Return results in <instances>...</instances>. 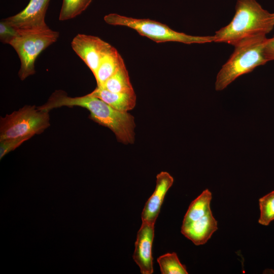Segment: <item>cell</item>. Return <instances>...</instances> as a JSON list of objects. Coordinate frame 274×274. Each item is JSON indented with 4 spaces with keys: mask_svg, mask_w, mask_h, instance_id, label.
<instances>
[{
    "mask_svg": "<svg viewBox=\"0 0 274 274\" xmlns=\"http://www.w3.org/2000/svg\"><path fill=\"white\" fill-rule=\"evenodd\" d=\"M63 106H78L86 109L90 112L89 118L111 129L119 142L125 144L133 143L135 127L133 116L127 112L112 108L101 99L89 94L72 97L64 91L56 90L45 104L38 108L49 112Z\"/></svg>",
    "mask_w": 274,
    "mask_h": 274,
    "instance_id": "1",
    "label": "cell"
},
{
    "mask_svg": "<svg viewBox=\"0 0 274 274\" xmlns=\"http://www.w3.org/2000/svg\"><path fill=\"white\" fill-rule=\"evenodd\" d=\"M274 28V13L264 9L255 0H237L230 23L215 31L214 42L233 46L252 37H266Z\"/></svg>",
    "mask_w": 274,
    "mask_h": 274,
    "instance_id": "2",
    "label": "cell"
},
{
    "mask_svg": "<svg viewBox=\"0 0 274 274\" xmlns=\"http://www.w3.org/2000/svg\"><path fill=\"white\" fill-rule=\"evenodd\" d=\"M267 39L266 37H252L235 45L233 53L217 75L216 90L224 89L238 77L267 62L264 53Z\"/></svg>",
    "mask_w": 274,
    "mask_h": 274,
    "instance_id": "3",
    "label": "cell"
},
{
    "mask_svg": "<svg viewBox=\"0 0 274 274\" xmlns=\"http://www.w3.org/2000/svg\"><path fill=\"white\" fill-rule=\"evenodd\" d=\"M110 25L125 26L134 29L140 35L157 43L176 42L186 44H203L214 42L213 36H195L176 31L168 26L150 19H137L111 13L104 17Z\"/></svg>",
    "mask_w": 274,
    "mask_h": 274,
    "instance_id": "4",
    "label": "cell"
},
{
    "mask_svg": "<svg viewBox=\"0 0 274 274\" xmlns=\"http://www.w3.org/2000/svg\"><path fill=\"white\" fill-rule=\"evenodd\" d=\"M18 30L17 36L9 45L15 49L20 60L21 65L18 74L20 80L23 81L35 74L37 58L43 51L56 42L59 33L50 28Z\"/></svg>",
    "mask_w": 274,
    "mask_h": 274,
    "instance_id": "5",
    "label": "cell"
},
{
    "mask_svg": "<svg viewBox=\"0 0 274 274\" xmlns=\"http://www.w3.org/2000/svg\"><path fill=\"white\" fill-rule=\"evenodd\" d=\"M48 111L25 105L0 119V140L26 138L42 133L50 125Z\"/></svg>",
    "mask_w": 274,
    "mask_h": 274,
    "instance_id": "6",
    "label": "cell"
},
{
    "mask_svg": "<svg viewBox=\"0 0 274 274\" xmlns=\"http://www.w3.org/2000/svg\"><path fill=\"white\" fill-rule=\"evenodd\" d=\"M71 46L94 76L101 58L112 46L97 37L85 34L76 35L71 42Z\"/></svg>",
    "mask_w": 274,
    "mask_h": 274,
    "instance_id": "7",
    "label": "cell"
},
{
    "mask_svg": "<svg viewBox=\"0 0 274 274\" xmlns=\"http://www.w3.org/2000/svg\"><path fill=\"white\" fill-rule=\"evenodd\" d=\"M50 0H29L19 13L4 19L20 30H44L49 28L45 21Z\"/></svg>",
    "mask_w": 274,
    "mask_h": 274,
    "instance_id": "8",
    "label": "cell"
},
{
    "mask_svg": "<svg viewBox=\"0 0 274 274\" xmlns=\"http://www.w3.org/2000/svg\"><path fill=\"white\" fill-rule=\"evenodd\" d=\"M154 236V225L142 222L138 231L132 258L142 274L153 273L152 248Z\"/></svg>",
    "mask_w": 274,
    "mask_h": 274,
    "instance_id": "9",
    "label": "cell"
},
{
    "mask_svg": "<svg viewBox=\"0 0 274 274\" xmlns=\"http://www.w3.org/2000/svg\"><path fill=\"white\" fill-rule=\"evenodd\" d=\"M173 183V177L167 172H161L157 175L154 191L146 201L142 212V222L155 224L165 196Z\"/></svg>",
    "mask_w": 274,
    "mask_h": 274,
    "instance_id": "10",
    "label": "cell"
},
{
    "mask_svg": "<svg viewBox=\"0 0 274 274\" xmlns=\"http://www.w3.org/2000/svg\"><path fill=\"white\" fill-rule=\"evenodd\" d=\"M217 229V221L211 212L198 220L182 223L181 233L194 245L199 246L206 244Z\"/></svg>",
    "mask_w": 274,
    "mask_h": 274,
    "instance_id": "11",
    "label": "cell"
},
{
    "mask_svg": "<svg viewBox=\"0 0 274 274\" xmlns=\"http://www.w3.org/2000/svg\"><path fill=\"white\" fill-rule=\"evenodd\" d=\"M89 94L101 99L112 108L120 111L128 112L131 110L136 104V97L134 91L113 92L97 86Z\"/></svg>",
    "mask_w": 274,
    "mask_h": 274,
    "instance_id": "12",
    "label": "cell"
},
{
    "mask_svg": "<svg viewBox=\"0 0 274 274\" xmlns=\"http://www.w3.org/2000/svg\"><path fill=\"white\" fill-rule=\"evenodd\" d=\"M123 61L117 49L112 46L101 58L94 75L97 86H102L116 72Z\"/></svg>",
    "mask_w": 274,
    "mask_h": 274,
    "instance_id": "13",
    "label": "cell"
},
{
    "mask_svg": "<svg viewBox=\"0 0 274 274\" xmlns=\"http://www.w3.org/2000/svg\"><path fill=\"white\" fill-rule=\"evenodd\" d=\"M212 198V193L208 189L204 190L191 202L182 223L198 220L212 212L210 207Z\"/></svg>",
    "mask_w": 274,
    "mask_h": 274,
    "instance_id": "14",
    "label": "cell"
},
{
    "mask_svg": "<svg viewBox=\"0 0 274 274\" xmlns=\"http://www.w3.org/2000/svg\"><path fill=\"white\" fill-rule=\"evenodd\" d=\"M99 87L113 92L123 93L134 91L124 61L121 63L116 72L102 86Z\"/></svg>",
    "mask_w": 274,
    "mask_h": 274,
    "instance_id": "15",
    "label": "cell"
},
{
    "mask_svg": "<svg viewBox=\"0 0 274 274\" xmlns=\"http://www.w3.org/2000/svg\"><path fill=\"white\" fill-rule=\"evenodd\" d=\"M157 262L161 274H187L186 266L182 264L175 252L167 253L159 256Z\"/></svg>",
    "mask_w": 274,
    "mask_h": 274,
    "instance_id": "16",
    "label": "cell"
},
{
    "mask_svg": "<svg viewBox=\"0 0 274 274\" xmlns=\"http://www.w3.org/2000/svg\"><path fill=\"white\" fill-rule=\"evenodd\" d=\"M92 0H62L59 20L73 19L85 11Z\"/></svg>",
    "mask_w": 274,
    "mask_h": 274,
    "instance_id": "17",
    "label": "cell"
},
{
    "mask_svg": "<svg viewBox=\"0 0 274 274\" xmlns=\"http://www.w3.org/2000/svg\"><path fill=\"white\" fill-rule=\"evenodd\" d=\"M260 217L258 223L268 225L274 220V190L259 199Z\"/></svg>",
    "mask_w": 274,
    "mask_h": 274,
    "instance_id": "18",
    "label": "cell"
},
{
    "mask_svg": "<svg viewBox=\"0 0 274 274\" xmlns=\"http://www.w3.org/2000/svg\"><path fill=\"white\" fill-rule=\"evenodd\" d=\"M18 30L9 24L4 19L0 22V40L2 43L9 44L17 36Z\"/></svg>",
    "mask_w": 274,
    "mask_h": 274,
    "instance_id": "19",
    "label": "cell"
},
{
    "mask_svg": "<svg viewBox=\"0 0 274 274\" xmlns=\"http://www.w3.org/2000/svg\"><path fill=\"white\" fill-rule=\"evenodd\" d=\"M28 139L26 138H18L0 140V158L2 159Z\"/></svg>",
    "mask_w": 274,
    "mask_h": 274,
    "instance_id": "20",
    "label": "cell"
},
{
    "mask_svg": "<svg viewBox=\"0 0 274 274\" xmlns=\"http://www.w3.org/2000/svg\"><path fill=\"white\" fill-rule=\"evenodd\" d=\"M264 53L268 62L274 60V36L267 39L264 46Z\"/></svg>",
    "mask_w": 274,
    "mask_h": 274,
    "instance_id": "21",
    "label": "cell"
}]
</instances>
